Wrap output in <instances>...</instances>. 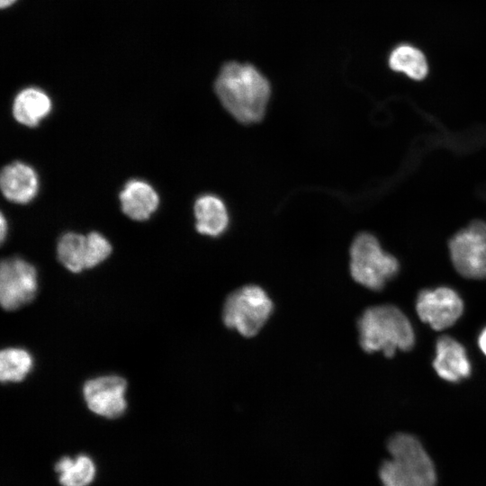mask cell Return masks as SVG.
I'll list each match as a JSON object with an SVG mask.
<instances>
[{
    "label": "cell",
    "mask_w": 486,
    "mask_h": 486,
    "mask_svg": "<svg viewBox=\"0 0 486 486\" xmlns=\"http://www.w3.org/2000/svg\"><path fill=\"white\" fill-rule=\"evenodd\" d=\"M0 226H1V232H0V236H1V241L3 242L6 237V234H7V230H8V227H7V220L6 219L4 218V215L2 213L1 214V221H0Z\"/></svg>",
    "instance_id": "20"
},
{
    "label": "cell",
    "mask_w": 486,
    "mask_h": 486,
    "mask_svg": "<svg viewBox=\"0 0 486 486\" xmlns=\"http://www.w3.org/2000/svg\"><path fill=\"white\" fill-rule=\"evenodd\" d=\"M31 354L16 347H8L0 353V379L2 382L22 381L32 368Z\"/></svg>",
    "instance_id": "18"
},
{
    "label": "cell",
    "mask_w": 486,
    "mask_h": 486,
    "mask_svg": "<svg viewBox=\"0 0 486 486\" xmlns=\"http://www.w3.org/2000/svg\"><path fill=\"white\" fill-rule=\"evenodd\" d=\"M195 229L202 235L218 237L229 225V214L224 202L216 195H201L194 202Z\"/></svg>",
    "instance_id": "14"
},
{
    "label": "cell",
    "mask_w": 486,
    "mask_h": 486,
    "mask_svg": "<svg viewBox=\"0 0 486 486\" xmlns=\"http://www.w3.org/2000/svg\"><path fill=\"white\" fill-rule=\"evenodd\" d=\"M52 109L50 96L41 89L28 87L19 92L13 102V116L26 127H36L49 116Z\"/></svg>",
    "instance_id": "13"
},
{
    "label": "cell",
    "mask_w": 486,
    "mask_h": 486,
    "mask_svg": "<svg viewBox=\"0 0 486 486\" xmlns=\"http://www.w3.org/2000/svg\"><path fill=\"white\" fill-rule=\"evenodd\" d=\"M391 458L382 463L379 476L382 486H435L433 463L419 441L404 433L388 441Z\"/></svg>",
    "instance_id": "3"
},
{
    "label": "cell",
    "mask_w": 486,
    "mask_h": 486,
    "mask_svg": "<svg viewBox=\"0 0 486 486\" xmlns=\"http://www.w3.org/2000/svg\"><path fill=\"white\" fill-rule=\"evenodd\" d=\"M433 366L444 380L456 382L471 374V364L464 347L449 336L438 338Z\"/></svg>",
    "instance_id": "12"
},
{
    "label": "cell",
    "mask_w": 486,
    "mask_h": 486,
    "mask_svg": "<svg viewBox=\"0 0 486 486\" xmlns=\"http://www.w3.org/2000/svg\"><path fill=\"white\" fill-rule=\"evenodd\" d=\"M16 0H0V5L2 8H5L13 4Z\"/></svg>",
    "instance_id": "22"
},
{
    "label": "cell",
    "mask_w": 486,
    "mask_h": 486,
    "mask_svg": "<svg viewBox=\"0 0 486 486\" xmlns=\"http://www.w3.org/2000/svg\"><path fill=\"white\" fill-rule=\"evenodd\" d=\"M273 302L264 289L248 284L233 291L222 310L224 324L244 337L256 335L273 311Z\"/></svg>",
    "instance_id": "5"
},
{
    "label": "cell",
    "mask_w": 486,
    "mask_h": 486,
    "mask_svg": "<svg viewBox=\"0 0 486 486\" xmlns=\"http://www.w3.org/2000/svg\"><path fill=\"white\" fill-rule=\"evenodd\" d=\"M0 187L6 200L25 204L36 197L39 191V177L32 166L15 161L2 169Z\"/></svg>",
    "instance_id": "10"
},
{
    "label": "cell",
    "mask_w": 486,
    "mask_h": 486,
    "mask_svg": "<svg viewBox=\"0 0 486 486\" xmlns=\"http://www.w3.org/2000/svg\"><path fill=\"white\" fill-rule=\"evenodd\" d=\"M62 486H87L95 474L93 460L86 454H79L75 459L63 456L55 464Z\"/></svg>",
    "instance_id": "16"
},
{
    "label": "cell",
    "mask_w": 486,
    "mask_h": 486,
    "mask_svg": "<svg viewBox=\"0 0 486 486\" xmlns=\"http://www.w3.org/2000/svg\"><path fill=\"white\" fill-rule=\"evenodd\" d=\"M417 313L423 322L436 330L452 326L462 315L464 303L459 295L448 287L422 290L416 302Z\"/></svg>",
    "instance_id": "9"
},
{
    "label": "cell",
    "mask_w": 486,
    "mask_h": 486,
    "mask_svg": "<svg viewBox=\"0 0 486 486\" xmlns=\"http://www.w3.org/2000/svg\"><path fill=\"white\" fill-rule=\"evenodd\" d=\"M214 87L223 107L238 122L251 124L265 116L270 84L254 66L238 62L224 64Z\"/></svg>",
    "instance_id": "1"
},
{
    "label": "cell",
    "mask_w": 486,
    "mask_h": 486,
    "mask_svg": "<svg viewBox=\"0 0 486 486\" xmlns=\"http://www.w3.org/2000/svg\"><path fill=\"white\" fill-rule=\"evenodd\" d=\"M38 289L35 267L21 257L2 260L0 302L6 310H17L33 300Z\"/></svg>",
    "instance_id": "7"
},
{
    "label": "cell",
    "mask_w": 486,
    "mask_h": 486,
    "mask_svg": "<svg viewBox=\"0 0 486 486\" xmlns=\"http://www.w3.org/2000/svg\"><path fill=\"white\" fill-rule=\"evenodd\" d=\"M359 342L367 353L382 351L386 357L396 349L408 351L414 346L413 328L407 317L393 305L366 309L357 321Z\"/></svg>",
    "instance_id": "2"
},
{
    "label": "cell",
    "mask_w": 486,
    "mask_h": 486,
    "mask_svg": "<svg viewBox=\"0 0 486 486\" xmlns=\"http://www.w3.org/2000/svg\"><path fill=\"white\" fill-rule=\"evenodd\" d=\"M451 260L466 278H486V223L474 220L449 241Z\"/></svg>",
    "instance_id": "6"
},
{
    "label": "cell",
    "mask_w": 486,
    "mask_h": 486,
    "mask_svg": "<svg viewBox=\"0 0 486 486\" xmlns=\"http://www.w3.org/2000/svg\"><path fill=\"white\" fill-rule=\"evenodd\" d=\"M388 64L393 71L403 73L414 80H422L428 73V64L424 53L408 43H400L392 50Z\"/></svg>",
    "instance_id": "15"
},
{
    "label": "cell",
    "mask_w": 486,
    "mask_h": 486,
    "mask_svg": "<svg viewBox=\"0 0 486 486\" xmlns=\"http://www.w3.org/2000/svg\"><path fill=\"white\" fill-rule=\"evenodd\" d=\"M398 260L382 250L377 238L361 233L350 248V274L353 279L371 290H382L399 270Z\"/></svg>",
    "instance_id": "4"
},
{
    "label": "cell",
    "mask_w": 486,
    "mask_h": 486,
    "mask_svg": "<svg viewBox=\"0 0 486 486\" xmlns=\"http://www.w3.org/2000/svg\"><path fill=\"white\" fill-rule=\"evenodd\" d=\"M478 343L481 350L486 355V328L480 334Z\"/></svg>",
    "instance_id": "21"
},
{
    "label": "cell",
    "mask_w": 486,
    "mask_h": 486,
    "mask_svg": "<svg viewBox=\"0 0 486 486\" xmlns=\"http://www.w3.org/2000/svg\"><path fill=\"white\" fill-rule=\"evenodd\" d=\"M126 388L127 382L122 377L104 375L86 382L83 396L91 411L104 418H114L126 410Z\"/></svg>",
    "instance_id": "8"
},
{
    "label": "cell",
    "mask_w": 486,
    "mask_h": 486,
    "mask_svg": "<svg viewBox=\"0 0 486 486\" xmlns=\"http://www.w3.org/2000/svg\"><path fill=\"white\" fill-rule=\"evenodd\" d=\"M57 255L58 261L68 271L82 272L86 269V236L76 232L63 234L58 240Z\"/></svg>",
    "instance_id": "17"
},
{
    "label": "cell",
    "mask_w": 486,
    "mask_h": 486,
    "mask_svg": "<svg viewBox=\"0 0 486 486\" xmlns=\"http://www.w3.org/2000/svg\"><path fill=\"white\" fill-rule=\"evenodd\" d=\"M119 200L122 212L136 221L148 220L159 205L157 191L140 179L129 180L120 192Z\"/></svg>",
    "instance_id": "11"
},
{
    "label": "cell",
    "mask_w": 486,
    "mask_h": 486,
    "mask_svg": "<svg viewBox=\"0 0 486 486\" xmlns=\"http://www.w3.org/2000/svg\"><path fill=\"white\" fill-rule=\"evenodd\" d=\"M86 269L93 268L104 261L112 253V245L101 233L92 231L86 235Z\"/></svg>",
    "instance_id": "19"
}]
</instances>
